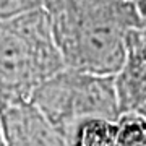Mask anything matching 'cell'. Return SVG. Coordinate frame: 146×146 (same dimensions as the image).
Wrapping results in <instances>:
<instances>
[{"mask_svg":"<svg viewBox=\"0 0 146 146\" xmlns=\"http://www.w3.org/2000/svg\"><path fill=\"white\" fill-rule=\"evenodd\" d=\"M120 115L138 112L146 104V41L138 28L127 39V50L119 72L114 75Z\"/></svg>","mask_w":146,"mask_h":146,"instance_id":"5b68a950","label":"cell"},{"mask_svg":"<svg viewBox=\"0 0 146 146\" xmlns=\"http://www.w3.org/2000/svg\"><path fill=\"white\" fill-rule=\"evenodd\" d=\"M128 2H130V0H128Z\"/></svg>","mask_w":146,"mask_h":146,"instance_id":"7c38bea8","label":"cell"},{"mask_svg":"<svg viewBox=\"0 0 146 146\" xmlns=\"http://www.w3.org/2000/svg\"><path fill=\"white\" fill-rule=\"evenodd\" d=\"M44 7V0H0V21Z\"/></svg>","mask_w":146,"mask_h":146,"instance_id":"ba28073f","label":"cell"},{"mask_svg":"<svg viewBox=\"0 0 146 146\" xmlns=\"http://www.w3.org/2000/svg\"><path fill=\"white\" fill-rule=\"evenodd\" d=\"M5 146H67L54 125L31 101H18L0 107Z\"/></svg>","mask_w":146,"mask_h":146,"instance_id":"277c9868","label":"cell"},{"mask_svg":"<svg viewBox=\"0 0 146 146\" xmlns=\"http://www.w3.org/2000/svg\"><path fill=\"white\" fill-rule=\"evenodd\" d=\"M136 114H140L141 117H143V119H146V104L143 106V107H141V109L138 110V112H136Z\"/></svg>","mask_w":146,"mask_h":146,"instance_id":"30bf717a","label":"cell"},{"mask_svg":"<svg viewBox=\"0 0 146 146\" xmlns=\"http://www.w3.org/2000/svg\"><path fill=\"white\" fill-rule=\"evenodd\" d=\"M63 68L44 7L0 21V107L28 101L44 80Z\"/></svg>","mask_w":146,"mask_h":146,"instance_id":"7a4b0ae2","label":"cell"},{"mask_svg":"<svg viewBox=\"0 0 146 146\" xmlns=\"http://www.w3.org/2000/svg\"><path fill=\"white\" fill-rule=\"evenodd\" d=\"M138 31H140V34L143 36V39L146 41V20H145V21H140V26H138Z\"/></svg>","mask_w":146,"mask_h":146,"instance_id":"9c48e42d","label":"cell"},{"mask_svg":"<svg viewBox=\"0 0 146 146\" xmlns=\"http://www.w3.org/2000/svg\"><path fill=\"white\" fill-rule=\"evenodd\" d=\"M114 146H146V119L136 112L120 115Z\"/></svg>","mask_w":146,"mask_h":146,"instance_id":"52a82bcc","label":"cell"},{"mask_svg":"<svg viewBox=\"0 0 146 146\" xmlns=\"http://www.w3.org/2000/svg\"><path fill=\"white\" fill-rule=\"evenodd\" d=\"M54 39L67 68L112 76L131 29L140 26L128 0H44Z\"/></svg>","mask_w":146,"mask_h":146,"instance_id":"6da1fadb","label":"cell"},{"mask_svg":"<svg viewBox=\"0 0 146 146\" xmlns=\"http://www.w3.org/2000/svg\"><path fill=\"white\" fill-rule=\"evenodd\" d=\"M0 146H5V141H3V133H2V123H0Z\"/></svg>","mask_w":146,"mask_h":146,"instance_id":"8fae6325","label":"cell"},{"mask_svg":"<svg viewBox=\"0 0 146 146\" xmlns=\"http://www.w3.org/2000/svg\"><path fill=\"white\" fill-rule=\"evenodd\" d=\"M119 120V119H117ZM117 120L84 119L65 136L67 146H114Z\"/></svg>","mask_w":146,"mask_h":146,"instance_id":"8992f818","label":"cell"},{"mask_svg":"<svg viewBox=\"0 0 146 146\" xmlns=\"http://www.w3.org/2000/svg\"><path fill=\"white\" fill-rule=\"evenodd\" d=\"M29 101L63 140L84 119L117 120L120 117L114 75H93L65 67L44 80L33 91Z\"/></svg>","mask_w":146,"mask_h":146,"instance_id":"3957f363","label":"cell"}]
</instances>
